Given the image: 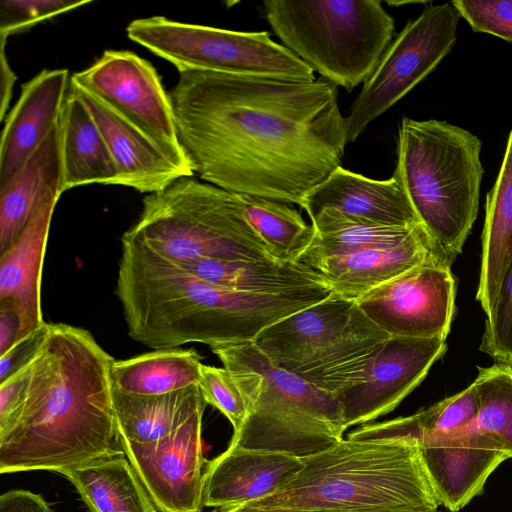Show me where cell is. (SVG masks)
I'll list each match as a JSON object with an SVG mask.
<instances>
[{"instance_id": "obj_1", "label": "cell", "mask_w": 512, "mask_h": 512, "mask_svg": "<svg viewBox=\"0 0 512 512\" xmlns=\"http://www.w3.org/2000/svg\"><path fill=\"white\" fill-rule=\"evenodd\" d=\"M169 96L195 174L238 195L301 206L341 166L337 86L216 72L179 73Z\"/></svg>"}, {"instance_id": "obj_2", "label": "cell", "mask_w": 512, "mask_h": 512, "mask_svg": "<svg viewBox=\"0 0 512 512\" xmlns=\"http://www.w3.org/2000/svg\"><path fill=\"white\" fill-rule=\"evenodd\" d=\"M114 361L89 331L48 323L24 398L0 426V473L58 472L125 454L113 400Z\"/></svg>"}, {"instance_id": "obj_3", "label": "cell", "mask_w": 512, "mask_h": 512, "mask_svg": "<svg viewBox=\"0 0 512 512\" xmlns=\"http://www.w3.org/2000/svg\"><path fill=\"white\" fill-rule=\"evenodd\" d=\"M116 295L130 337L155 350L253 341L323 299L319 289L265 294L211 284L124 233Z\"/></svg>"}, {"instance_id": "obj_4", "label": "cell", "mask_w": 512, "mask_h": 512, "mask_svg": "<svg viewBox=\"0 0 512 512\" xmlns=\"http://www.w3.org/2000/svg\"><path fill=\"white\" fill-rule=\"evenodd\" d=\"M301 460L303 468L278 492L247 504L301 512L425 511L440 505L412 442L342 439Z\"/></svg>"}, {"instance_id": "obj_5", "label": "cell", "mask_w": 512, "mask_h": 512, "mask_svg": "<svg viewBox=\"0 0 512 512\" xmlns=\"http://www.w3.org/2000/svg\"><path fill=\"white\" fill-rule=\"evenodd\" d=\"M238 386L247 415L228 447L298 458L343 439L341 405L334 394L276 366L253 341L210 347Z\"/></svg>"}, {"instance_id": "obj_6", "label": "cell", "mask_w": 512, "mask_h": 512, "mask_svg": "<svg viewBox=\"0 0 512 512\" xmlns=\"http://www.w3.org/2000/svg\"><path fill=\"white\" fill-rule=\"evenodd\" d=\"M481 149L476 135L446 121L403 117L399 126L394 174L420 223L452 263L477 217Z\"/></svg>"}, {"instance_id": "obj_7", "label": "cell", "mask_w": 512, "mask_h": 512, "mask_svg": "<svg viewBox=\"0 0 512 512\" xmlns=\"http://www.w3.org/2000/svg\"><path fill=\"white\" fill-rule=\"evenodd\" d=\"M125 234L178 264L275 259L248 222L239 195L193 176L147 194Z\"/></svg>"}, {"instance_id": "obj_8", "label": "cell", "mask_w": 512, "mask_h": 512, "mask_svg": "<svg viewBox=\"0 0 512 512\" xmlns=\"http://www.w3.org/2000/svg\"><path fill=\"white\" fill-rule=\"evenodd\" d=\"M262 9L287 49L349 92L368 80L394 36L379 0H265Z\"/></svg>"}, {"instance_id": "obj_9", "label": "cell", "mask_w": 512, "mask_h": 512, "mask_svg": "<svg viewBox=\"0 0 512 512\" xmlns=\"http://www.w3.org/2000/svg\"><path fill=\"white\" fill-rule=\"evenodd\" d=\"M389 338L356 300L333 293L266 327L253 343L276 366L336 395L364 378Z\"/></svg>"}, {"instance_id": "obj_10", "label": "cell", "mask_w": 512, "mask_h": 512, "mask_svg": "<svg viewBox=\"0 0 512 512\" xmlns=\"http://www.w3.org/2000/svg\"><path fill=\"white\" fill-rule=\"evenodd\" d=\"M127 36L179 73L216 72L314 81V71L267 31L242 32L153 16L133 20Z\"/></svg>"}, {"instance_id": "obj_11", "label": "cell", "mask_w": 512, "mask_h": 512, "mask_svg": "<svg viewBox=\"0 0 512 512\" xmlns=\"http://www.w3.org/2000/svg\"><path fill=\"white\" fill-rule=\"evenodd\" d=\"M460 14L452 2L427 5L392 40L345 117L348 143L421 82L451 51Z\"/></svg>"}, {"instance_id": "obj_12", "label": "cell", "mask_w": 512, "mask_h": 512, "mask_svg": "<svg viewBox=\"0 0 512 512\" xmlns=\"http://www.w3.org/2000/svg\"><path fill=\"white\" fill-rule=\"evenodd\" d=\"M70 81L147 134L189 177L195 175L178 138L169 93L149 61L131 51L106 50Z\"/></svg>"}, {"instance_id": "obj_13", "label": "cell", "mask_w": 512, "mask_h": 512, "mask_svg": "<svg viewBox=\"0 0 512 512\" xmlns=\"http://www.w3.org/2000/svg\"><path fill=\"white\" fill-rule=\"evenodd\" d=\"M451 266H418L356 300L360 309L390 338L446 340L455 312Z\"/></svg>"}, {"instance_id": "obj_14", "label": "cell", "mask_w": 512, "mask_h": 512, "mask_svg": "<svg viewBox=\"0 0 512 512\" xmlns=\"http://www.w3.org/2000/svg\"><path fill=\"white\" fill-rule=\"evenodd\" d=\"M193 414L168 436L150 443L123 440L127 458L161 512H201L206 460L202 418Z\"/></svg>"}, {"instance_id": "obj_15", "label": "cell", "mask_w": 512, "mask_h": 512, "mask_svg": "<svg viewBox=\"0 0 512 512\" xmlns=\"http://www.w3.org/2000/svg\"><path fill=\"white\" fill-rule=\"evenodd\" d=\"M446 350L443 339L389 338L370 362L364 378L336 394L345 430L393 411Z\"/></svg>"}, {"instance_id": "obj_16", "label": "cell", "mask_w": 512, "mask_h": 512, "mask_svg": "<svg viewBox=\"0 0 512 512\" xmlns=\"http://www.w3.org/2000/svg\"><path fill=\"white\" fill-rule=\"evenodd\" d=\"M421 458L440 505L451 512L481 495L491 473L508 455L473 423L418 443Z\"/></svg>"}, {"instance_id": "obj_17", "label": "cell", "mask_w": 512, "mask_h": 512, "mask_svg": "<svg viewBox=\"0 0 512 512\" xmlns=\"http://www.w3.org/2000/svg\"><path fill=\"white\" fill-rule=\"evenodd\" d=\"M297 261L317 272L333 293L353 300L418 266L452 265L422 224L396 246L328 257H301Z\"/></svg>"}, {"instance_id": "obj_18", "label": "cell", "mask_w": 512, "mask_h": 512, "mask_svg": "<svg viewBox=\"0 0 512 512\" xmlns=\"http://www.w3.org/2000/svg\"><path fill=\"white\" fill-rule=\"evenodd\" d=\"M70 87L89 110L106 141L116 165L118 185L150 194L181 177H189L133 123L88 90L71 81Z\"/></svg>"}, {"instance_id": "obj_19", "label": "cell", "mask_w": 512, "mask_h": 512, "mask_svg": "<svg viewBox=\"0 0 512 512\" xmlns=\"http://www.w3.org/2000/svg\"><path fill=\"white\" fill-rule=\"evenodd\" d=\"M69 86L67 69L42 70L22 85L1 133L0 187L20 170L59 122Z\"/></svg>"}, {"instance_id": "obj_20", "label": "cell", "mask_w": 512, "mask_h": 512, "mask_svg": "<svg viewBox=\"0 0 512 512\" xmlns=\"http://www.w3.org/2000/svg\"><path fill=\"white\" fill-rule=\"evenodd\" d=\"M303 466L298 457L228 447L206 462L203 505L223 508L270 496L289 483Z\"/></svg>"}, {"instance_id": "obj_21", "label": "cell", "mask_w": 512, "mask_h": 512, "mask_svg": "<svg viewBox=\"0 0 512 512\" xmlns=\"http://www.w3.org/2000/svg\"><path fill=\"white\" fill-rule=\"evenodd\" d=\"M310 216L332 208L351 217L388 226L420 223L399 179L375 180L338 167L311 190L301 206Z\"/></svg>"}, {"instance_id": "obj_22", "label": "cell", "mask_w": 512, "mask_h": 512, "mask_svg": "<svg viewBox=\"0 0 512 512\" xmlns=\"http://www.w3.org/2000/svg\"><path fill=\"white\" fill-rule=\"evenodd\" d=\"M58 200L47 202L0 256V303L11 305L19 317L18 340L45 323L41 310V277L50 224Z\"/></svg>"}, {"instance_id": "obj_23", "label": "cell", "mask_w": 512, "mask_h": 512, "mask_svg": "<svg viewBox=\"0 0 512 512\" xmlns=\"http://www.w3.org/2000/svg\"><path fill=\"white\" fill-rule=\"evenodd\" d=\"M59 122L20 170L0 187V255L50 200L62 194Z\"/></svg>"}, {"instance_id": "obj_24", "label": "cell", "mask_w": 512, "mask_h": 512, "mask_svg": "<svg viewBox=\"0 0 512 512\" xmlns=\"http://www.w3.org/2000/svg\"><path fill=\"white\" fill-rule=\"evenodd\" d=\"M62 193L90 184L118 185L116 165L89 110L69 86L59 120Z\"/></svg>"}, {"instance_id": "obj_25", "label": "cell", "mask_w": 512, "mask_h": 512, "mask_svg": "<svg viewBox=\"0 0 512 512\" xmlns=\"http://www.w3.org/2000/svg\"><path fill=\"white\" fill-rule=\"evenodd\" d=\"M512 264V130L497 179L486 196L476 299L486 315Z\"/></svg>"}, {"instance_id": "obj_26", "label": "cell", "mask_w": 512, "mask_h": 512, "mask_svg": "<svg viewBox=\"0 0 512 512\" xmlns=\"http://www.w3.org/2000/svg\"><path fill=\"white\" fill-rule=\"evenodd\" d=\"M179 265L211 284L245 292L280 294L329 286L298 261L205 259Z\"/></svg>"}, {"instance_id": "obj_27", "label": "cell", "mask_w": 512, "mask_h": 512, "mask_svg": "<svg viewBox=\"0 0 512 512\" xmlns=\"http://www.w3.org/2000/svg\"><path fill=\"white\" fill-rule=\"evenodd\" d=\"M91 512H158L126 454L59 470Z\"/></svg>"}, {"instance_id": "obj_28", "label": "cell", "mask_w": 512, "mask_h": 512, "mask_svg": "<svg viewBox=\"0 0 512 512\" xmlns=\"http://www.w3.org/2000/svg\"><path fill=\"white\" fill-rule=\"evenodd\" d=\"M118 427L123 440L136 443L158 441L205 409L199 386L161 395H136L113 388Z\"/></svg>"}, {"instance_id": "obj_29", "label": "cell", "mask_w": 512, "mask_h": 512, "mask_svg": "<svg viewBox=\"0 0 512 512\" xmlns=\"http://www.w3.org/2000/svg\"><path fill=\"white\" fill-rule=\"evenodd\" d=\"M478 412L474 384L413 415L360 425L347 435L357 441H407L451 433L472 424Z\"/></svg>"}, {"instance_id": "obj_30", "label": "cell", "mask_w": 512, "mask_h": 512, "mask_svg": "<svg viewBox=\"0 0 512 512\" xmlns=\"http://www.w3.org/2000/svg\"><path fill=\"white\" fill-rule=\"evenodd\" d=\"M203 363L193 349H160L129 359L115 360L113 388L129 394L161 395L199 383Z\"/></svg>"}, {"instance_id": "obj_31", "label": "cell", "mask_w": 512, "mask_h": 512, "mask_svg": "<svg viewBox=\"0 0 512 512\" xmlns=\"http://www.w3.org/2000/svg\"><path fill=\"white\" fill-rule=\"evenodd\" d=\"M315 235L299 257H328L370 248L399 245L412 236L421 223L411 226H388L326 208L310 216Z\"/></svg>"}, {"instance_id": "obj_32", "label": "cell", "mask_w": 512, "mask_h": 512, "mask_svg": "<svg viewBox=\"0 0 512 512\" xmlns=\"http://www.w3.org/2000/svg\"><path fill=\"white\" fill-rule=\"evenodd\" d=\"M245 216L281 261H297L313 241L315 230L285 203L252 195H239Z\"/></svg>"}, {"instance_id": "obj_33", "label": "cell", "mask_w": 512, "mask_h": 512, "mask_svg": "<svg viewBox=\"0 0 512 512\" xmlns=\"http://www.w3.org/2000/svg\"><path fill=\"white\" fill-rule=\"evenodd\" d=\"M478 371L473 382L478 398L473 425L512 458V365L496 362Z\"/></svg>"}, {"instance_id": "obj_34", "label": "cell", "mask_w": 512, "mask_h": 512, "mask_svg": "<svg viewBox=\"0 0 512 512\" xmlns=\"http://www.w3.org/2000/svg\"><path fill=\"white\" fill-rule=\"evenodd\" d=\"M480 350L497 363L512 365V264L486 315Z\"/></svg>"}, {"instance_id": "obj_35", "label": "cell", "mask_w": 512, "mask_h": 512, "mask_svg": "<svg viewBox=\"0 0 512 512\" xmlns=\"http://www.w3.org/2000/svg\"><path fill=\"white\" fill-rule=\"evenodd\" d=\"M207 404L218 409L237 431L247 415V403L237 382L226 368L202 365L198 383Z\"/></svg>"}, {"instance_id": "obj_36", "label": "cell", "mask_w": 512, "mask_h": 512, "mask_svg": "<svg viewBox=\"0 0 512 512\" xmlns=\"http://www.w3.org/2000/svg\"><path fill=\"white\" fill-rule=\"evenodd\" d=\"M90 2L91 0H1L0 36L8 38Z\"/></svg>"}, {"instance_id": "obj_37", "label": "cell", "mask_w": 512, "mask_h": 512, "mask_svg": "<svg viewBox=\"0 0 512 512\" xmlns=\"http://www.w3.org/2000/svg\"><path fill=\"white\" fill-rule=\"evenodd\" d=\"M452 4L474 31L512 43V0H455Z\"/></svg>"}, {"instance_id": "obj_38", "label": "cell", "mask_w": 512, "mask_h": 512, "mask_svg": "<svg viewBox=\"0 0 512 512\" xmlns=\"http://www.w3.org/2000/svg\"><path fill=\"white\" fill-rule=\"evenodd\" d=\"M48 332V323L16 341L0 355V382L28 364L43 344Z\"/></svg>"}, {"instance_id": "obj_39", "label": "cell", "mask_w": 512, "mask_h": 512, "mask_svg": "<svg viewBox=\"0 0 512 512\" xmlns=\"http://www.w3.org/2000/svg\"><path fill=\"white\" fill-rule=\"evenodd\" d=\"M31 361L0 382V426L12 417L24 398L31 371Z\"/></svg>"}, {"instance_id": "obj_40", "label": "cell", "mask_w": 512, "mask_h": 512, "mask_svg": "<svg viewBox=\"0 0 512 512\" xmlns=\"http://www.w3.org/2000/svg\"><path fill=\"white\" fill-rule=\"evenodd\" d=\"M0 512H53L45 499L28 490L12 489L0 496Z\"/></svg>"}, {"instance_id": "obj_41", "label": "cell", "mask_w": 512, "mask_h": 512, "mask_svg": "<svg viewBox=\"0 0 512 512\" xmlns=\"http://www.w3.org/2000/svg\"><path fill=\"white\" fill-rule=\"evenodd\" d=\"M20 322L14 308L0 303V355L4 354L19 336Z\"/></svg>"}, {"instance_id": "obj_42", "label": "cell", "mask_w": 512, "mask_h": 512, "mask_svg": "<svg viewBox=\"0 0 512 512\" xmlns=\"http://www.w3.org/2000/svg\"><path fill=\"white\" fill-rule=\"evenodd\" d=\"M6 37L0 36V119L4 116L9 106L12 90L16 81V75L11 69L5 54Z\"/></svg>"}, {"instance_id": "obj_43", "label": "cell", "mask_w": 512, "mask_h": 512, "mask_svg": "<svg viewBox=\"0 0 512 512\" xmlns=\"http://www.w3.org/2000/svg\"><path fill=\"white\" fill-rule=\"evenodd\" d=\"M211 512H301L295 510H286V509H266L254 507L250 504H241L223 508H216Z\"/></svg>"}, {"instance_id": "obj_44", "label": "cell", "mask_w": 512, "mask_h": 512, "mask_svg": "<svg viewBox=\"0 0 512 512\" xmlns=\"http://www.w3.org/2000/svg\"><path fill=\"white\" fill-rule=\"evenodd\" d=\"M387 4L392 6H400L405 4H423V1H386Z\"/></svg>"}, {"instance_id": "obj_45", "label": "cell", "mask_w": 512, "mask_h": 512, "mask_svg": "<svg viewBox=\"0 0 512 512\" xmlns=\"http://www.w3.org/2000/svg\"><path fill=\"white\" fill-rule=\"evenodd\" d=\"M359 512H439L436 510H397V511H359Z\"/></svg>"}]
</instances>
